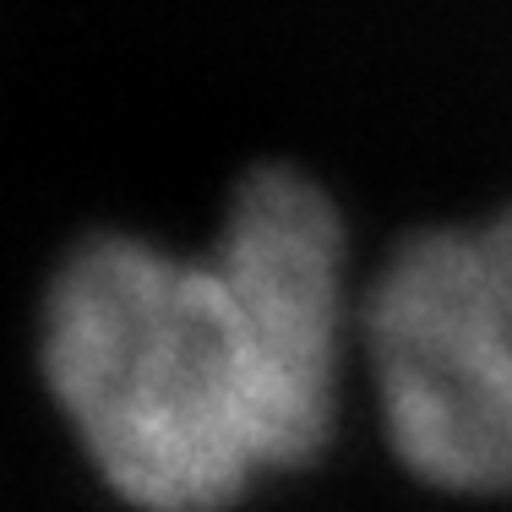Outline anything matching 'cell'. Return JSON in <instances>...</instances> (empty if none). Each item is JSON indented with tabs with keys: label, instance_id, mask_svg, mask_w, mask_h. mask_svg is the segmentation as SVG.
Listing matches in <instances>:
<instances>
[{
	"label": "cell",
	"instance_id": "obj_1",
	"mask_svg": "<svg viewBox=\"0 0 512 512\" xmlns=\"http://www.w3.org/2000/svg\"><path fill=\"white\" fill-rule=\"evenodd\" d=\"M360 300L333 202L256 169L202 256L93 235L44 295L39 360L99 480L137 512H224L327 447Z\"/></svg>",
	"mask_w": 512,
	"mask_h": 512
},
{
	"label": "cell",
	"instance_id": "obj_2",
	"mask_svg": "<svg viewBox=\"0 0 512 512\" xmlns=\"http://www.w3.org/2000/svg\"><path fill=\"white\" fill-rule=\"evenodd\" d=\"M376 414L414 480L512 491V207L393 246L360 295Z\"/></svg>",
	"mask_w": 512,
	"mask_h": 512
}]
</instances>
